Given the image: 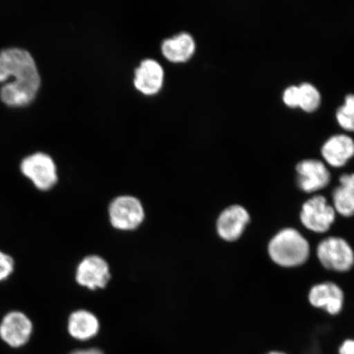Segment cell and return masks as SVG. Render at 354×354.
I'll return each mask as SVG.
<instances>
[{"mask_svg":"<svg viewBox=\"0 0 354 354\" xmlns=\"http://www.w3.org/2000/svg\"><path fill=\"white\" fill-rule=\"evenodd\" d=\"M0 100L8 107L32 104L41 87V76L32 55L20 48L0 51Z\"/></svg>","mask_w":354,"mask_h":354,"instance_id":"1","label":"cell"},{"mask_svg":"<svg viewBox=\"0 0 354 354\" xmlns=\"http://www.w3.org/2000/svg\"><path fill=\"white\" fill-rule=\"evenodd\" d=\"M268 254L273 262L281 267H299L309 258V243L297 230L286 228L270 241Z\"/></svg>","mask_w":354,"mask_h":354,"instance_id":"2","label":"cell"},{"mask_svg":"<svg viewBox=\"0 0 354 354\" xmlns=\"http://www.w3.org/2000/svg\"><path fill=\"white\" fill-rule=\"evenodd\" d=\"M20 169L35 187L41 192L51 189L59 180L55 161L44 153H35L26 157L21 162Z\"/></svg>","mask_w":354,"mask_h":354,"instance_id":"3","label":"cell"},{"mask_svg":"<svg viewBox=\"0 0 354 354\" xmlns=\"http://www.w3.org/2000/svg\"><path fill=\"white\" fill-rule=\"evenodd\" d=\"M317 258L323 267L331 271L345 272L354 265V252L349 243L339 237H328L317 246Z\"/></svg>","mask_w":354,"mask_h":354,"instance_id":"4","label":"cell"},{"mask_svg":"<svg viewBox=\"0 0 354 354\" xmlns=\"http://www.w3.org/2000/svg\"><path fill=\"white\" fill-rule=\"evenodd\" d=\"M109 214L113 227L122 231L136 229L145 219L142 203L138 198L128 196L113 199L110 203Z\"/></svg>","mask_w":354,"mask_h":354,"instance_id":"5","label":"cell"},{"mask_svg":"<svg viewBox=\"0 0 354 354\" xmlns=\"http://www.w3.org/2000/svg\"><path fill=\"white\" fill-rule=\"evenodd\" d=\"M301 223L309 231L316 233L328 232L335 220L334 207L328 205L324 196H317L304 203L300 214Z\"/></svg>","mask_w":354,"mask_h":354,"instance_id":"6","label":"cell"},{"mask_svg":"<svg viewBox=\"0 0 354 354\" xmlns=\"http://www.w3.org/2000/svg\"><path fill=\"white\" fill-rule=\"evenodd\" d=\"M33 324L28 315L20 311H12L0 323V338L12 348L24 346L32 337Z\"/></svg>","mask_w":354,"mask_h":354,"instance_id":"7","label":"cell"},{"mask_svg":"<svg viewBox=\"0 0 354 354\" xmlns=\"http://www.w3.org/2000/svg\"><path fill=\"white\" fill-rule=\"evenodd\" d=\"M296 171L298 187L304 192H318L330 183V171L325 163L318 159H304L296 165Z\"/></svg>","mask_w":354,"mask_h":354,"instance_id":"8","label":"cell"},{"mask_svg":"<svg viewBox=\"0 0 354 354\" xmlns=\"http://www.w3.org/2000/svg\"><path fill=\"white\" fill-rule=\"evenodd\" d=\"M111 278L109 267L100 256H88L79 263L76 280L79 285L90 290L107 286Z\"/></svg>","mask_w":354,"mask_h":354,"instance_id":"9","label":"cell"},{"mask_svg":"<svg viewBox=\"0 0 354 354\" xmlns=\"http://www.w3.org/2000/svg\"><path fill=\"white\" fill-rule=\"evenodd\" d=\"M250 221V216L245 207L230 206L220 214L216 221V231L224 241H236L242 236Z\"/></svg>","mask_w":354,"mask_h":354,"instance_id":"10","label":"cell"},{"mask_svg":"<svg viewBox=\"0 0 354 354\" xmlns=\"http://www.w3.org/2000/svg\"><path fill=\"white\" fill-rule=\"evenodd\" d=\"M308 299L313 307L325 310L330 315L342 312L344 293L342 288L333 282H324L313 286L309 292Z\"/></svg>","mask_w":354,"mask_h":354,"instance_id":"11","label":"cell"},{"mask_svg":"<svg viewBox=\"0 0 354 354\" xmlns=\"http://www.w3.org/2000/svg\"><path fill=\"white\" fill-rule=\"evenodd\" d=\"M321 153L331 167H344L354 156V140L347 134H335L322 145Z\"/></svg>","mask_w":354,"mask_h":354,"instance_id":"12","label":"cell"},{"mask_svg":"<svg viewBox=\"0 0 354 354\" xmlns=\"http://www.w3.org/2000/svg\"><path fill=\"white\" fill-rule=\"evenodd\" d=\"M165 71L160 64L152 59L141 62L135 72V86L145 95H153L160 90Z\"/></svg>","mask_w":354,"mask_h":354,"instance_id":"13","label":"cell"},{"mask_svg":"<svg viewBox=\"0 0 354 354\" xmlns=\"http://www.w3.org/2000/svg\"><path fill=\"white\" fill-rule=\"evenodd\" d=\"M162 51L168 60L181 63L187 61L194 55L196 42L192 35L181 32L165 39L162 44Z\"/></svg>","mask_w":354,"mask_h":354,"instance_id":"14","label":"cell"},{"mask_svg":"<svg viewBox=\"0 0 354 354\" xmlns=\"http://www.w3.org/2000/svg\"><path fill=\"white\" fill-rule=\"evenodd\" d=\"M68 329L73 338L79 340L90 339L100 330V322L94 314L86 310H78L71 314L68 319Z\"/></svg>","mask_w":354,"mask_h":354,"instance_id":"15","label":"cell"},{"mask_svg":"<svg viewBox=\"0 0 354 354\" xmlns=\"http://www.w3.org/2000/svg\"><path fill=\"white\" fill-rule=\"evenodd\" d=\"M339 185L332 194L334 209L343 216H354V174L339 176Z\"/></svg>","mask_w":354,"mask_h":354,"instance_id":"16","label":"cell"},{"mask_svg":"<svg viewBox=\"0 0 354 354\" xmlns=\"http://www.w3.org/2000/svg\"><path fill=\"white\" fill-rule=\"evenodd\" d=\"M299 108L304 112L313 113L320 107L322 95L318 88L310 82H303L299 85Z\"/></svg>","mask_w":354,"mask_h":354,"instance_id":"17","label":"cell"},{"mask_svg":"<svg viewBox=\"0 0 354 354\" xmlns=\"http://www.w3.org/2000/svg\"><path fill=\"white\" fill-rule=\"evenodd\" d=\"M336 121L344 130L354 131V94L344 97V102L335 113Z\"/></svg>","mask_w":354,"mask_h":354,"instance_id":"18","label":"cell"},{"mask_svg":"<svg viewBox=\"0 0 354 354\" xmlns=\"http://www.w3.org/2000/svg\"><path fill=\"white\" fill-rule=\"evenodd\" d=\"M15 269V262L12 257L0 250V282L8 280Z\"/></svg>","mask_w":354,"mask_h":354,"instance_id":"19","label":"cell"},{"mask_svg":"<svg viewBox=\"0 0 354 354\" xmlns=\"http://www.w3.org/2000/svg\"><path fill=\"white\" fill-rule=\"evenodd\" d=\"M283 102L287 107L291 109L299 108V86L292 85L286 88L282 95Z\"/></svg>","mask_w":354,"mask_h":354,"instance_id":"20","label":"cell"},{"mask_svg":"<svg viewBox=\"0 0 354 354\" xmlns=\"http://www.w3.org/2000/svg\"><path fill=\"white\" fill-rule=\"evenodd\" d=\"M336 354H354V338H345L338 344Z\"/></svg>","mask_w":354,"mask_h":354,"instance_id":"21","label":"cell"},{"mask_svg":"<svg viewBox=\"0 0 354 354\" xmlns=\"http://www.w3.org/2000/svg\"><path fill=\"white\" fill-rule=\"evenodd\" d=\"M70 354H104L99 349L91 348L86 349V351H76Z\"/></svg>","mask_w":354,"mask_h":354,"instance_id":"22","label":"cell"},{"mask_svg":"<svg viewBox=\"0 0 354 354\" xmlns=\"http://www.w3.org/2000/svg\"><path fill=\"white\" fill-rule=\"evenodd\" d=\"M263 354H290L287 353L286 351H281V349L278 348H272L269 349V351H266Z\"/></svg>","mask_w":354,"mask_h":354,"instance_id":"23","label":"cell"}]
</instances>
